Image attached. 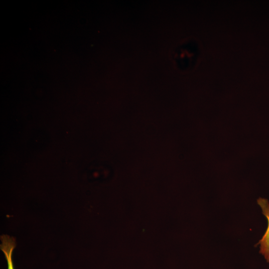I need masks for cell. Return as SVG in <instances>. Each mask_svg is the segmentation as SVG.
Listing matches in <instances>:
<instances>
[{"label": "cell", "instance_id": "6da1fadb", "mask_svg": "<svg viewBox=\"0 0 269 269\" xmlns=\"http://www.w3.org/2000/svg\"><path fill=\"white\" fill-rule=\"evenodd\" d=\"M257 202L268 222L266 231L258 243L260 245V253L264 256L267 262L269 263V202L268 200L264 198L258 199Z\"/></svg>", "mask_w": 269, "mask_h": 269}, {"label": "cell", "instance_id": "7a4b0ae2", "mask_svg": "<svg viewBox=\"0 0 269 269\" xmlns=\"http://www.w3.org/2000/svg\"><path fill=\"white\" fill-rule=\"evenodd\" d=\"M0 248L5 257L7 269H14L12 256L16 246L15 240L12 237L7 235H3L0 236Z\"/></svg>", "mask_w": 269, "mask_h": 269}]
</instances>
